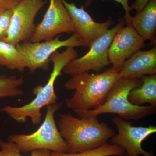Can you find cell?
<instances>
[{
    "mask_svg": "<svg viewBox=\"0 0 156 156\" xmlns=\"http://www.w3.org/2000/svg\"><path fill=\"white\" fill-rule=\"evenodd\" d=\"M16 47L24 57L26 68L29 69L31 73H33L40 69L46 70L49 69L50 56L59 48L86 46L73 34L65 40H60L58 36L43 42L26 41L16 45Z\"/></svg>",
    "mask_w": 156,
    "mask_h": 156,
    "instance_id": "cell-7",
    "label": "cell"
},
{
    "mask_svg": "<svg viewBox=\"0 0 156 156\" xmlns=\"http://www.w3.org/2000/svg\"><path fill=\"white\" fill-rule=\"evenodd\" d=\"M51 156H125L126 152L119 146L107 143L99 147L77 153L51 152Z\"/></svg>",
    "mask_w": 156,
    "mask_h": 156,
    "instance_id": "cell-17",
    "label": "cell"
},
{
    "mask_svg": "<svg viewBox=\"0 0 156 156\" xmlns=\"http://www.w3.org/2000/svg\"><path fill=\"white\" fill-rule=\"evenodd\" d=\"M117 126L118 134L111 139V143L122 148L127 156H155L152 151L147 152L142 147V143L151 134L156 132L155 126L134 127L118 116L112 119Z\"/></svg>",
    "mask_w": 156,
    "mask_h": 156,
    "instance_id": "cell-10",
    "label": "cell"
},
{
    "mask_svg": "<svg viewBox=\"0 0 156 156\" xmlns=\"http://www.w3.org/2000/svg\"><path fill=\"white\" fill-rule=\"evenodd\" d=\"M73 32L71 18L62 0H50L43 20L36 26L29 41H44L53 39L59 34Z\"/></svg>",
    "mask_w": 156,
    "mask_h": 156,
    "instance_id": "cell-9",
    "label": "cell"
},
{
    "mask_svg": "<svg viewBox=\"0 0 156 156\" xmlns=\"http://www.w3.org/2000/svg\"><path fill=\"white\" fill-rule=\"evenodd\" d=\"M121 77L140 79L156 74V48L139 50L126 60L119 72Z\"/></svg>",
    "mask_w": 156,
    "mask_h": 156,
    "instance_id": "cell-13",
    "label": "cell"
},
{
    "mask_svg": "<svg viewBox=\"0 0 156 156\" xmlns=\"http://www.w3.org/2000/svg\"><path fill=\"white\" fill-rule=\"evenodd\" d=\"M141 80L121 77L109 92L105 102L96 109L76 113L80 118L97 116L105 113H113L125 120H138L155 113L156 105L138 106L132 104L128 95L132 89L141 84Z\"/></svg>",
    "mask_w": 156,
    "mask_h": 156,
    "instance_id": "cell-4",
    "label": "cell"
},
{
    "mask_svg": "<svg viewBox=\"0 0 156 156\" xmlns=\"http://www.w3.org/2000/svg\"><path fill=\"white\" fill-rule=\"evenodd\" d=\"M130 23L144 41L155 42L156 0H150L142 10L131 17Z\"/></svg>",
    "mask_w": 156,
    "mask_h": 156,
    "instance_id": "cell-14",
    "label": "cell"
},
{
    "mask_svg": "<svg viewBox=\"0 0 156 156\" xmlns=\"http://www.w3.org/2000/svg\"><path fill=\"white\" fill-rule=\"evenodd\" d=\"M144 39L131 23L120 28L115 34L108 49V60L119 73L126 60L145 47Z\"/></svg>",
    "mask_w": 156,
    "mask_h": 156,
    "instance_id": "cell-12",
    "label": "cell"
},
{
    "mask_svg": "<svg viewBox=\"0 0 156 156\" xmlns=\"http://www.w3.org/2000/svg\"><path fill=\"white\" fill-rule=\"evenodd\" d=\"M62 106V103L57 102L48 105L44 120L36 131L31 134L10 135L8 140L14 143L20 153L39 149L67 153L66 142L56 126L54 117Z\"/></svg>",
    "mask_w": 156,
    "mask_h": 156,
    "instance_id": "cell-5",
    "label": "cell"
},
{
    "mask_svg": "<svg viewBox=\"0 0 156 156\" xmlns=\"http://www.w3.org/2000/svg\"><path fill=\"white\" fill-rule=\"evenodd\" d=\"M0 156H23L16 145L8 140H0ZM50 151L39 149L32 151L30 156H51Z\"/></svg>",
    "mask_w": 156,
    "mask_h": 156,
    "instance_id": "cell-19",
    "label": "cell"
},
{
    "mask_svg": "<svg viewBox=\"0 0 156 156\" xmlns=\"http://www.w3.org/2000/svg\"><path fill=\"white\" fill-rule=\"evenodd\" d=\"M126 20H122L114 27L109 29L98 38L83 56L70 62L62 72L71 76L94 70L99 72L110 64L108 49L115 34L125 25Z\"/></svg>",
    "mask_w": 156,
    "mask_h": 156,
    "instance_id": "cell-6",
    "label": "cell"
},
{
    "mask_svg": "<svg viewBox=\"0 0 156 156\" xmlns=\"http://www.w3.org/2000/svg\"><path fill=\"white\" fill-rule=\"evenodd\" d=\"M78 53L73 48H67L63 52L56 51L51 55L50 61L53 63V69L48 82L44 86H37L33 89L35 98L30 103L20 107L6 106L1 110L12 119L19 123H25L27 118L30 119L34 125L41 122V110L43 108L56 103L54 85L56 79L62 75V70L72 60L78 58Z\"/></svg>",
    "mask_w": 156,
    "mask_h": 156,
    "instance_id": "cell-3",
    "label": "cell"
},
{
    "mask_svg": "<svg viewBox=\"0 0 156 156\" xmlns=\"http://www.w3.org/2000/svg\"><path fill=\"white\" fill-rule=\"evenodd\" d=\"M12 13V9L0 12V40L7 37Z\"/></svg>",
    "mask_w": 156,
    "mask_h": 156,
    "instance_id": "cell-20",
    "label": "cell"
},
{
    "mask_svg": "<svg viewBox=\"0 0 156 156\" xmlns=\"http://www.w3.org/2000/svg\"><path fill=\"white\" fill-rule=\"evenodd\" d=\"M140 78L141 84L130 91L128 100L138 106L145 104L156 105V74L144 76Z\"/></svg>",
    "mask_w": 156,
    "mask_h": 156,
    "instance_id": "cell-15",
    "label": "cell"
},
{
    "mask_svg": "<svg viewBox=\"0 0 156 156\" xmlns=\"http://www.w3.org/2000/svg\"><path fill=\"white\" fill-rule=\"evenodd\" d=\"M22 0H0V12L12 10Z\"/></svg>",
    "mask_w": 156,
    "mask_h": 156,
    "instance_id": "cell-22",
    "label": "cell"
},
{
    "mask_svg": "<svg viewBox=\"0 0 156 156\" xmlns=\"http://www.w3.org/2000/svg\"><path fill=\"white\" fill-rule=\"evenodd\" d=\"M62 1L71 18L73 34L86 47L90 48L92 44L105 34L114 23L111 19L105 22H95L85 11L84 6L78 8L74 3H69L66 0Z\"/></svg>",
    "mask_w": 156,
    "mask_h": 156,
    "instance_id": "cell-11",
    "label": "cell"
},
{
    "mask_svg": "<svg viewBox=\"0 0 156 156\" xmlns=\"http://www.w3.org/2000/svg\"><path fill=\"white\" fill-rule=\"evenodd\" d=\"M23 76L4 75L0 77V99L2 98L15 97L23 95L24 92L19 87L24 83Z\"/></svg>",
    "mask_w": 156,
    "mask_h": 156,
    "instance_id": "cell-18",
    "label": "cell"
},
{
    "mask_svg": "<svg viewBox=\"0 0 156 156\" xmlns=\"http://www.w3.org/2000/svg\"><path fill=\"white\" fill-rule=\"evenodd\" d=\"M0 65L22 72L26 68L24 57L16 46L0 40Z\"/></svg>",
    "mask_w": 156,
    "mask_h": 156,
    "instance_id": "cell-16",
    "label": "cell"
},
{
    "mask_svg": "<svg viewBox=\"0 0 156 156\" xmlns=\"http://www.w3.org/2000/svg\"><path fill=\"white\" fill-rule=\"evenodd\" d=\"M104 1V0H102ZM114 1L120 3L122 6H123L124 10L126 11V15H125V20H126L127 23H130V20L132 16H131V7L129 6L128 4V0H114ZM92 0H87L86 2L85 5L86 6H89L92 3Z\"/></svg>",
    "mask_w": 156,
    "mask_h": 156,
    "instance_id": "cell-21",
    "label": "cell"
},
{
    "mask_svg": "<svg viewBox=\"0 0 156 156\" xmlns=\"http://www.w3.org/2000/svg\"><path fill=\"white\" fill-rule=\"evenodd\" d=\"M46 3V0H22L14 7L8 35L4 41L16 46L29 40L35 29V18Z\"/></svg>",
    "mask_w": 156,
    "mask_h": 156,
    "instance_id": "cell-8",
    "label": "cell"
},
{
    "mask_svg": "<svg viewBox=\"0 0 156 156\" xmlns=\"http://www.w3.org/2000/svg\"><path fill=\"white\" fill-rule=\"evenodd\" d=\"M121 78L112 68L101 73L86 72L72 76L65 87L75 92L65 99L66 105L75 113L96 109L105 102L112 87Z\"/></svg>",
    "mask_w": 156,
    "mask_h": 156,
    "instance_id": "cell-1",
    "label": "cell"
},
{
    "mask_svg": "<svg viewBox=\"0 0 156 156\" xmlns=\"http://www.w3.org/2000/svg\"><path fill=\"white\" fill-rule=\"evenodd\" d=\"M150 0H135L130 6L131 9H134L137 12L143 10Z\"/></svg>",
    "mask_w": 156,
    "mask_h": 156,
    "instance_id": "cell-23",
    "label": "cell"
},
{
    "mask_svg": "<svg viewBox=\"0 0 156 156\" xmlns=\"http://www.w3.org/2000/svg\"><path fill=\"white\" fill-rule=\"evenodd\" d=\"M58 129L66 142L67 153L71 154L99 147L116 134L97 116L78 118L69 113L59 115Z\"/></svg>",
    "mask_w": 156,
    "mask_h": 156,
    "instance_id": "cell-2",
    "label": "cell"
}]
</instances>
